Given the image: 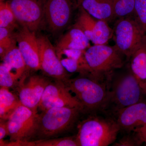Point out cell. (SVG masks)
I'll list each match as a JSON object with an SVG mask.
<instances>
[{
	"instance_id": "20",
	"label": "cell",
	"mask_w": 146,
	"mask_h": 146,
	"mask_svg": "<svg viewBox=\"0 0 146 146\" xmlns=\"http://www.w3.org/2000/svg\"><path fill=\"white\" fill-rule=\"evenodd\" d=\"M79 13L73 27L80 29L89 41H91L93 31L97 19L91 16L82 7H79Z\"/></svg>"
},
{
	"instance_id": "9",
	"label": "cell",
	"mask_w": 146,
	"mask_h": 146,
	"mask_svg": "<svg viewBox=\"0 0 146 146\" xmlns=\"http://www.w3.org/2000/svg\"><path fill=\"white\" fill-rule=\"evenodd\" d=\"M78 108L83 106L68 90L62 82L55 80L46 86L39 103L38 109L41 112L55 107Z\"/></svg>"
},
{
	"instance_id": "8",
	"label": "cell",
	"mask_w": 146,
	"mask_h": 146,
	"mask_svg": "<svg viewBox=\"0 0 146 146\" xmlns=\"http://www.w3.org/2000/svg\"><path fill=\"white\" fill-rule=\"evenodd\" d=\"M40 70L47 76L55 80L63 81L70 78L68 72L63 67L53 47L47 36H38Z\"/></svg>"
},
{
	"instance_id": "17",
	"label": "cell",
	"mask_w": 146,
	"mask_h": 146,
	"mask_svg": "<svg viewBox=\"0 0 146 146\" xmlns=\"http://www.w3.org/2000/svg\"><path fill=\"white\" fill-rule=\"evenodd\" d=\"M89 40L82 31L73 27L64 35L58 42L56 52L67 49L86 50L89 46Z\"/></svg>"
},
{
	"instance_id": "2",
	"label": "cell",
	"mask_w": 146,
	"mask_h": 146,
	"mask_svg": "<svg viewBox=\"0 0 146 146\" xmlns=\"http://www.w3.org/2000/svg\"><path fill=\"white\" fill-rule=\"evenodd\" d=\"M120 130L115 120L91 117L82 122L76 138L79 146H107L115 142Z\"/></svg>"
},
{
	"instance_id": "5",
	"label": "cell",
	"mask_w": 146,
	"mask_h": 146,
	"mask_svg": "<svg viewBox=\"0 0 146 146\" xmlns=\"http://www.w3.org/2000/svg\"><path fill=\"white\" fill-rule=\"evenodd\" d=\"M133 13L119 18L113 29L115 45L127 58L146 42V34Z\"/></svg>"
},
{
	"instance_id": "24",
	"label": "cell",
	"mask_w": 146,
	"mask_h": 146,
	"mask_svg": "<svg viewBox=\"0 0 146 146\" xmlns=\"http://www.w3.org/2000/svg\"><path fill=\"white\" fill-rule=\"evenodd\" d=\"M135 0H114L113 9L115 18H120L133 14Z\"/></svg>"
},
{
	"instance_id": "22",
	"label": "cell",
	"mask_w": 146,
	"mask_h": 146,
	"mask_svg": "<svg viewBox=\"0 0 146 146\" xmlns=\"http://www.w3.org/2000/svg\"><path fill=\"white\" fill-rule=\"evenodd\" d=\"M113 29L108 24V22L97 20L93 31L91 42L94 45L106 44L113 35Z\"/></svg>"
},
{
	"instance_id": "4",
	"label": "cell",
	"mask_w": 146,
	"mask_h": 146,
	"mask_svg": "<svg viewBox=\"0 0 146 146\" xmlns=\"http://www.w3.org/2000/svg\"><path fill=\"white\" fill-rule=\"evenodd\" d=\"M123 56L115 45H94L84 54L91 76L100 81L105 77L109 78L116 69L122 68Z\"/></svg>"
},
{
	"instance_id": "28",
	"label": "cell",
	"mask_w": 146,
	"mask_h": 146,
	"mask_svg": "<svg viewBox=\"0 0 146 146\" xmlns=\"http://www.w3.org/2000/svg\"><path fill=\"white\" fill-rule=\"evenodd\" d=\"M142 143L135 133V135H129L124 136L117 142L113 144L114 146H135Z\"/></svg>"
},
{
	"instance_id": "15",
	"label": "cell",
	"mask_w": 146,
	"mask_h": 146,
	"mask_svg": "<svg viewBox=\"0 0 146 146\" xmlns=\"http://www.w3.org/2000/svg\"><path fill=\"white\" fill-rule=\"evenodd\" d=\"M113 3L114 0H82L80 6L97 20L108 22L115 18Z\"/></svg>"
},
{
	"instance_id": "33",
	"label": "cell",
	"mask_w": 146,
	"mask_h": 146,
	"mask_svg": "<svg viewBox=\"0 0 146 146\" xmlns=\"http://www.w3.org/2000/svg\"><path fill=\"white\" fill-rule=\"evenodd\" d=\"M140 141H141V143H143V142L146 143V135L145 136H142L139 138Z\"/></svg>"
},
{
	"instance_id": "19",
	"label": "cell",
	"mask_w": 146,
	"mask_h": 146,
	"mask_svg": "<svg viewBox=\"0 0 146 146\" xmlns=\"http://www.w3.org/2000/svg\"><path fill=\"white\" fill-rule=\"evenodd\" d=\"M131 58V71L140 81L146 80V42L142 44Z\"/></svg>"
},
{
	"instance_id": "31",
	"label": "cell",
	"mask_w": 146,
	"mask_h": 146,
	"mask_svg": "<svg viewBox=\"0 0 146 146\" xmlns=\"http://www.w3.org/2000/svg\"><path fill=\"white\" fill-rule=\"evenodd\" d=\"M74 8L79 7L82 0H70Z\"/></svg>"
},
{
	"instance_id": "7",
	"label": "cell",
	"mask_w": 146,
	"mask_h": 146,
	"mask_svg": "<svg viewBox=\"0 0 146 146\" xmlns=\"http://www.w3.org/2000/svg\"><path fill=\"white\" fill-rule=\"evenodd\" d=\"M39 115L22 104L17 107L7 120L10 142L31 141L36 131Z\"/></svg>"
},
{
	"instance_id": "23",
	"label": "cell",
	"mask_w": 146,
	"mask_h": 146,
	"mask_svg": "<svg viewBox=\"0 0 146 146\" xmlns=\"http://www.w3.org/2000/svg\"><path fill=\"white\" fill-rule=\"evenodd\" d=\"M16 20L9 3L1 2L0 4V27L5 28L13 31L16 27Z\"/></svg>"
},
{
	"instance_id": "12",
	"label": "cell",
	"mask_w": 146,
	"mask_h": 146,
	"mask_svg": "<svg viewBox=\"0 0 146 146\" xmlns=\"http://www.w3.org/2000/svg\"><path fill=\"white\" fill-rule=\"evenodd\" d=\"M14 33L27 69L33 71L40 70L39 47L35 32L23 27Z\"/></svg>"
},
{
	"instance_id": "32",
	"label": "cell",
	"mask_w": 146,
	"mask_h": 146,
	"mask_svg": "<svg viewBox=\"0 0 146 146\" xmlns=\"http://www.w3.org/2000/svg\"><path fill=\"white\" fill-rule=\"evenodd\" d=\"M140 83L143 93L146 94V80L140 81Z\"/></svg>"
},
{
	"instance_id": "34",
	"label": "cell",
	"mask_w": 146,
	"mask_h": 146,
	"mask_svg": "<svg viewBox=\"0 0 146 146\" xmlns=\"http://www.w3.org/2000/svg\"></svg>"
},
{
	"instance_id": "29",
	"label": "cell",
	"mask_w": 146,
	"mask_h": 146,
	"mask_svg": "<svg viewBox=\"0 0 146 146\" xmlns=\"http://www.w3.org/2000/svg\"><path fill=\"white\" fill-rule=\"evenodd\" d=\"M8 136V126L6 120L0 119V141Z\"/></svg>"
},
{
	"instance_id": "26",
	"label": "cell",
	"mask_w": 146,
	"mask_h": 146,
	"mask_svg": "<svg viewBox=\"0 0 146 146\" xmlns=\"http://www.w3.org/2000/svg\"><path fill=\"white\" fill-rule=\"evenodd\" d=\"M134 16L146 34V0H135Z\"/></svg>"
},
{
	"instance_id": "30",
	"label": "cell",
	"mask_w": 146,
	"mask_h": 146,
	"mask_svg": "<svg viewBox=\"0 0 146 146\" xmlns=\"http://www.w3.org/2000/svg\"><path fill=\"white\" fill-rule=\"evenodd\" d=\"M133 131L136 133L139 139L140 137L145 136L146 135V124L142 127L136 129Z\"/></svg>"
},
{
	"instance_id": "14",
	"label": "cell",
	"mask_w": 146,
	"mask_h": 146,
	"mask_svg": "<svg viewBox=\"0 0 146 146\" xmlns=\"http://www.w3.org/2000/svg\"><path fill=\"white\" fill-rule=\"evenodd\" d=\"M117 114L120 130L133 131L146 124V102L141 101L120 110Z\"/></svg>"
},
{
	"instance_id": "18",
	"label": "cell",
	"mask_w": 146,
	"mask_h": 146,
	"mask_svg": "<svg viewBox=\"0 0 146 146\" xmlns=\"http://www.w3.org/2000/svg\"><path fill=\"white\" fill-rule=\"evenodd\" d=\"M21 103L17 98L7 88L0 89V118L7 121L10 115Z\"/></svg>"
},
{
	"instance_id": "13",
	"label": "cell",
	"mask_w": 146,
	"mask_h": 146,
	"mask_svg": "<svg viewBox=\"0 0 146 146\" xmlns=\"http://www.w3.org/2000/svg\"><path fill=\"white\" fill-rule=\"evenodd\" d=\"M73 6L70 0H48L44 6V14L50 29L60 31L70 23Z\"/></svg>"
},
{
	"instance_id": "6",
	"label": "cell",
	"mask_w": 146,
	"mask_h": 146,
	"mask_svg": "<svg viewBox=\"0 0 146 146\" xmlns=\"http://www.w3.org/2000/svg\"><path fill=\"white\" fill-rule=\"evenodd\" d=\"M143 94L140 80L131 71L113 81L111 90H108L105 107L112 105L117 113L120 110L142 101Z\"/></svg>"
},
{
	"instance_id": "25",
	"label": "cell",
	"mask_w": 146,
	"mask_h": 146,
	"mask_svg": "<svg viewBox=\"0 0 146 146\" xmlns=\"http://www.w3.org/2000/svg\"><path fill=\"white\" fill-rule=\"evenodd\" d=\"M18 80L10 73L8 69L1 63L0 65V86L7 88H13L19 85Z\"/></svg>"
},
{
	"instance_id": "10",
	"label": "cell",
	"mask_w": 146,
	"mask_h": 146,
	"mask_svg": "<svg viewBox=\"0 0 146 146\" xmlns=\"http://www.w3.org/2000/svg\"><path fill=\"white\" fill-rule=\"evenodd\" d=\"M9 6L16 21L32 31H37L42 22L44 8L38 0H11Z\"/></svg>"
},
{
	"instance_id": "1",
	"label": "cell",
	"mask_w": 146,
	"mask_h": 146,
	"mask_svg": "<svg viewBox=\"0 0 146 146\" xmlns=\"http://www.w3.org/2000/svg\"><path fill=\"white\" fill-rule=\"evenodd\" d=\"M82 110L78 108L63 107L41 112L33 139H48L63 133L74 125Z\"/></svg>"
},
{
	"instance_id": "16",
	"label": "cell",
	"mask_w": 146,
	"mask_h": 146,
	"mask_svg": "<svg viewBox=\"0 0 146 146\" xmlns=\"http://www.w3.org/2000/svg\"><path fill=\"white\" fill-rule=\"evenodd\" d=\"M2 60V63L18 80L19 84L26 79L27 65L18 47L15 46L9 50Z\"/></svg>"
},
{
	"instance_id": "21",
	"label": "cell",
	"mask_w": 146,
	"mask_h": 146,
	"mask_svg": "<svg viewBox=\"0 0 146 146\" xmlns=\"http://www.w3.org/2000/svg\"><path fill=\"white\" fill-rule=\"evenodd\" d=\"M20 146H79L76 136L21 142Z\"/></svg>"
},
{
	"instance_id": "27",
	"label": "cell",
	"mask_w": 146,
	"mask_h": 146,
	"mask_svg": "<svg viewBox=\"0 0 146 146\" xmlns=\"http://www.w3.org/2000/svg\"><path fill=\"white\" fill-rule=\"evenodd\" d=\"M86 50L70 49H67L56 52L58 56H63L70 58L80 61L82 63H87L85 59L84 54Z\"/></svg>"
},
{
	"instance_id": "11",
	"label": "cell",
	"mask_w": 146,
	"mask_h": 146,
	"mask_svg": "<svg viewBox=\"0 0 146 146\" xmlns=\"http://www.w3.org/2000/svg\"><path fill=\"white\" fill-rule=\"evenodd\" d=\"M25 80L18 86V98L23 105L38 112L42 95L51 81L47 77L39 75L31 76L26 82Z\"/></svg>"
},
{
	"instance_id": "3",
	"label": "cell",
	"mask_w": 146,
	"mask_h": 146,
	"mask_svg": "<svg viewBox=\"0 0 146 146\" xmlns=\"http://www.w3.org/2000/svg\"><path fill=\"white\" fill-rule=\"evenodd\" d=\"M61 82L74 95L84 109L94 110L105 107L108 90L100 80L90 76L80 75Z\"/></svg>"
}]
</instances>
